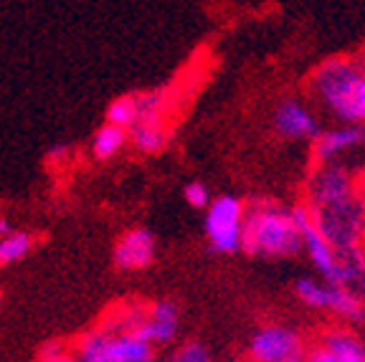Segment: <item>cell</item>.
Instances as JSON below:
<instances>
[{
    "label": "cell",
    "instance_id": "cell-1",
    "mask_svg": "<svg viewBox=\"0 0 365 362\" xmlns=\"http://www.w3.org/2000/svg\"><path fill=\"white\" fill-rule=\"evenodd\" d=\"M314 228L337 251L365 246V215L358 200V177L340 162H317L307 182V203Z\"/></svg>",
    "mask_w": 365,
    "mask_h": 362
},
{
    "label": "cell",
    "instance_id": "cell-2",
    "mask_svg": "<svg viewBox=\"0 0 365 362\" xmlns=\"http://www.w3.org/2000/svg\"><path fill=\"white\" fill-rule=\"evenodd\" d=\"M309 96L342 125H365V71L358 58L332 56L312 68Z\"/></svg>",
    "mask_w": 365,
    "mask_h": 362
},
{
    "label": "cell",
    "instance_id": "cell-3",
    "mask_svg": "<svg viewBox=\"0 0 365 362\" xmlns=\"http://www.w3.org/2000/svg\"><path fill=\"white\" fill-rule=\"evenodd\" d=\"M241 251L257 259H287L302 251L294 213L277 200L259 198L246 208Z\"/></svg>",
    "mask_w": 365,
    "mask_h": 362
},
{
    "label": "cell",
    "instance_id": "cell-4",
    "mask_svg": "<svg viewBox=\"0 0 365 362\" xmlns=\"http://www.w3.org/2000/svg\"><path fill=\"white\" fill-rule=\"evenodd\" d=\"M74 355L79 362H155V347L132 329L109 322L81 334Z\"/></svg>",
    "mask_w": 365,
    "mask_h": 362
},
{
    "label": "cell",
    "instance_id": "cell-5",
    "mask_svg": "<svg viewBox=\"0 0 365 362\" xmlns=\"http://www.w3.org/2000/svg\"><path fill=\"white\" fill-rule=\"evenodd\" d=\"M244 215L246 203L236 195H218L205 205L203 233L208 249L216 254H236L241 251L244 236Z\"/></svg>",
    "mask_w": 365,
    "mask_h": 362
},
{
    "label": "cell",
    "instance_id": "cell-6",
    "mask_svg": "<svg viewBox=\"0 0 365 362\" xmlns=\"http://www.w3.org/2000/svg\"><path fill=\"white\" fill-rule=\"evenodd\" d=\"M294 291L299 301L309 309L335 314L337 319L350 324L365 322V299L355 294L353 289L335 286V284H327L322 279H299Z\"/></svg>",
    "mask_w": 365,
    "mask_h": 362
},
{
    "label": "cell",
    "instance_id": "cell-7",
    "mask_svg": "<svg viewBox=\"0 0 365 362\" xmlns=\"http://www.w3.org/2000/svg\"><path fill=\"white\" fill-rule=\"evenodd\" d=\"M304 355V337L287 324H267L249 340L251 362H287Z\"/></svg>",
    "mask_w": 365,
    "mask_h": 362
},
{
    "label": "cell",
    "instance_id": "cell-8",
    "mask_svg": "<svg viewBox=\"0 0 365 362\" xmlns=\"http://www.w3.org/2000/svg\"><path fill=\"white\" fill-rule=\"evenodd\" d=\"M307 362H365V340L348 327H332L309 350Z\"/></svg>",
    "mask_w": 365,
    "mask_h": 362
},
{
    "label": "cell",
    "instance_id": "cell-9",
    "mask_svg": "<svg viewBox=\"0 0 365 362\" xmlns=\"http://www.w3.org/2000/svg\"><path fill=\"white\" fill-rule=\"evenodd\" d=\"M114 267L120 272H145L158 256V241L148 228H130L114 244Z\"/></svg>",
    "mask_w": 365,
    "mask_h": 362
},
{
    "label": "cell",
    "instance_id": "cell-10",
    "mask_svg": "<svg viewBox=\"0 0 365 362\" xmlns=\"http://www.w3.org/2000/svg\"><path fill=\"white\" fill-rule=\"evenodd\" d=\"M135 332L145 337L153 347L170 345L180 332V309L168 299L153 301L150 306H145V314L137 322Z\"/></svg>",
    "mask_w": 365,
    "mask_h": 362
},
{
    "label": "cell",
    "instance_id": "cell-11",
    "mask_svg": "<svg viewBox=\"0 0 365 362\" xmlns=\"http://www.w3.org/2000/svg\"><path fill=\"white\" fill-rule=\"evenodd\" d=\"M274 127L284 140H314L319 132V119L307 102L287 96L274 112Z\"/></svg>",
    "mask_w": 365,
    "mask_h": 362
},
{
    "label": "cell",
    "instance_id": "cell-12",
    "mask_svg": "<svg viewBox=\"0 0 365 362\" xmlns=\"http://www.w3.org/2000/svg\"><path fill=\"white\" fill-rule=\"evenodd\" d=\"M360 145H365V125H340L317 132L312 140V155L317 162H332Z\"/></svg>",
    "mask_w": 365,
    "mask_h": 362
},
{
    "label": "cell",
    "instance_id": "cell-13",
    "mask_svg": "<svg viewBox=\"0 0 365 362\" xmlns=\"http://www.w3.org/2000/svg\"><path fill=\"white\" fill-rule=\"evenodd\" d=\"M127 140L137 152L155 155L160 150H165L168 145V127L165 117L158 119H137L135 125L127 130Z\"/></svg>",
    "mask_w": 365,
    "mask_h": 362
},
{
    "label": "cell",
    "instance_id": "cell-14",
    "mask_svg": "<svg viewBox=\"0 0 365 362\" xmlns=\"http://www.w3.org/2000/svg\"><path fill=\"white\" fill-rule=\"evenodd\" d=\"M127 145H130V140H127L125 127L104 122V125L94 132V137H91V155H94L99 162H107V160L117 157Z\"/></svg>",
    "mask_w": 365,
    "mask_h": 362
},
{
    "label": "cell",
    "instance_id": "cell-15",
    "mask_svg": "<svg viewBox=\"0 0 365 362\" xmlns=\"http://www.w3.org/2000/svg\"><path fill=\"white\" fill-rule=\"evenodd\" d=\"M36 249V236L31 231H16L0 236V267H13L26 261Z\"/></svg>",
    "mask_w": 365,
    "mask_h": 362
},
{
    "label": "cell",
    "instance_id": "cell-16",
    "mask_svg": "<svg viewBox=\"0 0 365 362\" xmlns=\"http://www.w3.org/2000/svg\"><path fill=\"white\" fill-rule=\"evenodd\" d=\"M137 117H140V107H137V91H132V94H122V96H117V99H112V102L107 104V112H104V122H109V125H117V127H125V130H130V127L135 125Z\"/></svg>",
    "mask_w": 365,
    "mask_h": 362
},
{
    "label": "cell",
    "instance_id": "cell-17",
    "mask_svg": "<svg viewBox=\"0 0 365 362\" xmlns=\"http://www.w3.org/2000/svg\"><path fill=\"white\" fill-rule=\"evenodd\" d=\"M165 362H213V355L208 350V345H203L198 340H190L185 345H178L165 357Z\"/></svg>",
    "mask_w": 365,
    "mask_h": 362
},
{
    "label": "cell",
    "instance_id": "cell-18",
    "mask_svg": "<svg viewBox=\"0 0 365 362\" xmlns=\"http://www.w3.org/2000/svg\"><path fill=\"white\" fill-rule=\"evenodd\" d=\"M182 198H185V203H188L190 208L205 210V205L211 203V192H208V187H205L203 182L195 180V182H188V185H185Z\"/></svg>",
    "mask_w": 365,
    "mask_h": 362
},
{
    "label": "cell",
    "instance_id": "cell-19",
    "mask_svg": "<svg viewBox=\"0 0 365 362\" xmlns=\"http://www.w3.org/2000/svg\"><path fill=\"white\" fill-rule=\"evenodd\" d=\"M38 362H79V357L74 352H68L63 345H58V342H48V345L41 347Z\"/></svg>",
    "mask_w": 365,
    "mask_h": 362
},
{
    "label": "cell",
    "instance_id": "cell-20",
    "mask_svg": "<svg viewBox=\"0 0 365 362\" xmlns=\"http://www.w3.org/2000/svg\"><path fill=\"white\" fill-rule=\"evenodd\" d=\"M46 157H48V162H63V160L68 157V148L66 145H53V148L46 152Z\"/></svg>",
    "mask_w": 365,
    "mask_h": 362
},
{
    "label": "cell",
    "instance_id": "cell-21",
    "mask_svg": "<svg viewBox=\"0 0 365 362\" xmlns=\"http://www.w3.org/2000/svg\"><path fill=\"white\" fill-rule=\"evenodd\" d=\"M358 200H360V208H363V215H365V172L358 177Z\"/></svg>",
    "mask_w": 365,
    "mask_h": 362
},
{
    "label": "cell",
    "instance_id": "cell-22",
    "mask_svg": "<svg viewBox=\"0 0 365 362\" xmlns=\"http://www.w3.org/2000/svg\"><path fill=\"white\" fill-rule=\"evenodd\" d=\"M13 231V223L8 218H0V236H6V233Z\"/></svg>",
    "mask_w": 365,
    "mask_h": 362
},
{
    "label": "cell",
    "instance_id": "cell-23",
    "mask_svg": "<svg viewBox=\"0 0 365 362\" xmlns=\"http://www.w3.org/2000/svg\"><path fill=\"white\" fill-rule=\"evenodd\" d=\"M355 58H358L360 68H363V71H365V48H363V51H360V53H358V56H355Z\"/></svg>",
    "mask_w": 365,
    "mask_h": 362
},
{
    "label": "cell",
    "instance_id": "cell-24",
    "mask_svg": "<svg viewBox=\"0 0 365 362\" xmlns=\"http://www.w3.org/2000/svg\"><path fill=\"white\" fill-rule=\"evenodd\" d=\"M287 362H307V357H292V360H287Z\"/></svg>",
    "mask_w": 365,
    "mask_h": 362
},
{
    "label": "cell",
    "instance_id": "cell-25",
    "mask_svg": "<svg viewBox=\"0 0 365 362\" xmlns=\"http://www.w3.org/2000/svg\"><path fill=\"white\" fill-rule=\"evenodd\" d=\"M0 304H3V294H0Z\"/></svg>",
    "mask_w": 365,
    "mask_h": 362
},
{
    "label": "cell",
    "instance_id": "cell-26",
    "mask_svg": "<svg viewBox=\"0 0 365 362\" xmlns=\"http://www.w3.org/2000/svg\"><path fill=\"white\" fill-rule=\"evenodd\" d=\"M155 362H165V360H155Z\"/></svg>",
    "mask_w": 365,
    "mask_h": 362
}]
</instances>
